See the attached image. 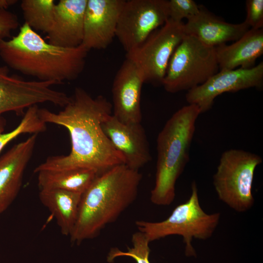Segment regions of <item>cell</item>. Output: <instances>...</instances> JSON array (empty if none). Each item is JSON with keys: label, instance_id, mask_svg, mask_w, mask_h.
<instances>
[{"label": "cell", "instance_id": "4", "mask_svg": "<svg viewBox=\"0 0 263 263\" xmlns=\"http://www.w3.org/2000/svg\"><path fill=\"white\" fill-rule=\"evenodd\" d=\"M200 114L196 105L183 106L159 133L155 180L150 197L153 204L169 206L174 200L176 183L188 162L196 122Z\"/></svg>", "mask_w": 263, "mask_h": 263}, {"label": "cell", "instance_id": "28", "mask_svg": "<svg viewBox=\"0 0 263 263\" xmlns=\"http://www.w3.org/2000/svg\"><path fill=\"white\" fill-rule=\"evenodd\" d=\"M5 122H0V132H3Z\"/></svg>", "mask_w": 263, "mask_h": 263}, {"label": "cell", "instance_id": "18", "mask_svg": "<svg viewBox=\"0 0 263 263\" xmlns=\"http://www.w3.org/2000/svg\"><path fill=\"white\" fill-rule=\"evenodd\" d=\"M215 48L220 71L253 67L256 59L263 54V28H250L233 43Z\"/></svg>", "mask_w": 263, "mask_h": 263}, {"label": "cell", "instance_id": "1", "mask_svg": "<svg viewBox=\"0 0 263 263\" xmlns=\"http://www.w3.org/2000/svg\"><path fill=\"white\" fill-rule=\"evenodd\" d=\"M112 104L104 96L93 97L81 88L63 109L57 113L39 109L40 118L46 124L61 126L69 132L71 150L67 155L52 156L37 167L34 172L85 168L98 175L125 164L123 155L113 147L102 129L112 115Z\"/></svg>", "mask_w": 263, "mask_h": 263}, {"label": "cell", "instance_id": "26", "mask_svg": "<svg viewBox=\"0 0 263 263\" xmlns=\"http://www.w3.org/2000/svg\"><path fill=\"white\" fill-rule=\"evenodd\" d=\"M19 25L18 17L5 9L0 8V41L11 37Z\"/></svg>", "mask_w": 263, "mask_h": 263}, {"label": "cell", "instance_id": "20", "mask_svg": "<svg viewBox=\"0 0 263 263\" xmlns=\"http://www.w3.org/2000/svg\"><path fill=\"white\" fill-rule=\"evenodd\" d=\"M38 173L40 190L59 189L81 194L98 175L95 171L85 168L45 170Z\"/></svg>", "mask_w": 263, "mask_h": 263}, {"label": "cell", "instance_id": "2", "mask_svg": "<svg viewBox=\"0 0 263 263\" xmlns=\"http://www.w3.org/2000/svg\"><path fill=\"white\" fill-rule=\"evenodd\" d=\"M88 52L82 45L75 48L53 45L25 23L17 35L0 41V57L8 68L56 84L80 75Z\"/></svg>", "mask_w": 263, "mask_h": 263}, {"label": "cell", "instance_id": "8", "mask_svg": "<svg viewBox=\"0 0 263 263\" xmlns=\"http://www.w3.org/2000/svg\"><path fill=\"white\" fill-rule=\"evenodd\" d=\"M184 24L169 19L140 46L126 53V58L135 65L144 83L162 85L170 59L186 35Z\"/></svg>", "mask_w": 263, "mask_h": 263}, {"label": "cell", "instance_id": "17", "mask_svg": "<svg viewBox=\"0 0 263 263\" xmlns=\"http://www.w3.org/2000/svg\"><path fill=\"white\" fill-rule=\"evenodd\" d=\"M187 20L184 24L185 34L213 47L236 41L250 29L244 21L238 24L228 23L200 7L199 12Z\"/></svg>", "mask_w": 263, "mask_h": 263}, {"label": "cell", "instance_id": "11", "mask_svg": "<svg viewBox=\"0 0 263 263\" xmlns=\"http://www.w3.org/2000/svg\"><path fill=\"white\" fill-rule=\"evenodd\" d=\"M263 83L261 62L249 68L220 71L203 84L188 91L186 98L188 104L197 105L202 113L211 108L215 98L221 94L253 87L261 88Z\"/></svg>", "mask_w": 263, "mask_h": 263}, {"label": "cell", "instance_id": "10", "mask_svg": "<svg viewBox=\"0 0 263 263\" xmlns=\"http://www.w3.org/2000/svg\"><path fill=\"white\" fill-rule=\"evenodd\" d=\"M9 68L0 66V122H4L1 114L8 112L17 114L38 104L49 102L64 107L70 97L63 92L52 88V81L27 80L10 75Z\"/></svg>", "mask_w": 263, "mask_h": 263}, {"label": "cell", "instance_id": "23", "mask_svg": "<svg viewBox=\"0 0 263 263\" xmlns=\"http://www.w3.org/2000/svg\"><path fill=\"white\" fill-rule=\"evenodd\" d=\"M132 247L128 248V251L123 252L117 248H113L109 253L107 261L112 263L116 257L128 256L135 260L137 263H150L149 256L150 249L149 241L144 233L137 231L132 237Z\"/></svg>", "mask_w": 263, "mask_h": 263}, {"label": "cell", "instance_id": "3", "mask_svg": "<svg viewBox=\"0 0 263 263\" xmlns=\"http://www.w3.org/2000/svg\"><path fill=\"white\" fill-rule=\"evenodd\" d=\"M142 177L125 164L98 175L82 194L71 242L93 239L115 222L136 199Z\"/></svg>", "mask_w": 263, "mask_h": 263}, {"label": "cell", "instance_id": "27", "mask_svg": "<svg viewBox=\"0 0 263 263\" xmlns=\"http://www.w3.org/2000/svg\"><path fill=\"white\" fill-rule=\"evenodd\" d=\"M17 2L16 0H0V8L7 9Z\"/></svg>", "mask_w": 263, "mask_h": 263}, {"label": "cell", "instance_id": "5", "mask_svg": "<svg viewBox=\"0 0 263 263\" xmlns=\"http://www.w3.org/2000/svg\"><path fill=\"white\" fill-rule=\"evenodd\" d=\"M220 216L219 212L207 214L203 210L199 203L196 184L193 182L189 199L175 207L166 219L154 222L139 220L135 225L150 243L170 235L182 236L186 255L194 257L196 252L192 245L193 239L205 240L210 238L218 225Z\"/></svg>", "mask_w": 263, "mask_h": 263}, {"label": "cell", "instance_id": "24", "mask_svg": "<svg viewBox=\"0 0 263 263\" xmlns=\"http://www.w3.org/2000/svg\"><path fill=\"white\" fill-rule=\"evenodd\" d=\"M169 19L176 21H182L197 15L200 7L193 0H168Z\"/></svg>", "mask_w": 263, "mask_h": 263}, {"label": "cell", "instance_id": "21", "mask_svg": "<svg viewBox=\"0 0 263 263\" xmlns=\"http://www.w3.org/2000/svg\"><path fill=\"white\" fill-rule=\"evenodd\" d=\"M55 5L54 0H22L24 23L36 32L47 34L53 24Z\"/></svg>", "mask_w": 263, "mask_h": 263}, {"label": "cell", "instance_id": "9", "mask_svg": "<svg viewBox=\"0 0 263 263\" xmlns=\"http://www.w3.org/2000/svg\"><path fill=\"white\" fill-rule=\"evenodd\" d=\"M168 0H125L117 22L115 37L126 53L140 46L169 19Z\"/></svg>", "mask_w": 263, "mask_h": 263}, {"label": "cell", "instance_id": "6", "mask_svg": "<svg viewBox=\"0 0 263 263\" xmlns=\"http://www.w3.org/2000/svg\"><path fill=\"white\" fill-rule=\"evenodd\" d=\"M262 161L260 155L248 151H225L213 177L219 199L237 212L249 210L254 203L252 189L255 170Z\"/></svg>", "mask_w": 263, "mask_h": 263}, {"label": "cell", "instance_id": "15", "mask_svg": "<svg viewBox=\"0 0 263 263\" xmlns=\"http://www.w3.org/2000/svg\"><path fill=\"white\" fill-rule=\"evenodd\" d=\"M37 135L33 134L0 157V215L11 205L20 190L24 172L33 155Z\"/></svg>", "mask_w": 263, "mask_h": 263}, {"label": "cell", "instance_id": "25", "mask_svg": "<svg viewBox=\"0 0 263 263\" xmlns=\"http://www.w3.org/2000/svg\"><path fill=\"white\" fill-rule=\"evenodd\" d=\"M245 5L246 16L244 22L250 28H263V0H247Z\"/></svg>", "mask_w": 263, "mask_h": 263}, {"label": "cell", "instance_id": "19", "mask_svg": "<svg viewBox=\"0 0 263 263\" xmlns=\"http://www.w3.org/2000/svg\"><path fill=\"white\" fill-rule=\"evenodd\" d=\"M81 193L59 189H41L39 198L55 218L61 233L70 236L75 224Z\"/></svg>", "mask_w": 263, "mask_h": 263}, {"label": "cell", "instance_id": "12", "mask_svg": "<svg viewBox=\"0 0 263 263\" xmlns=\"http://www.w3.org/2000/svg\"><path fill=\"white\" fill-rule=\"evenodd\" d=\"M125 0H87L82 45L88 51L106 48L115 37Z\"/></svg>", "mask_w": 263, "mask_h": 263}, {"label": "cell", "instance_id": "13", "mask_svg": "<svg viewBox=\"0 0 263 263\" xmlns=\"http://www.w3.org/2000/svg\"><path fill=\"white\" fill-rule=\"evenodd\" d=\"M144 83L135 65L126 58L113 80V115L125 123H141V94Z\"/></svg>", "mask_w": 263, "mask_h": 263}, {"label": "cell", "instance_id": "14", "mask_svg": "<svg viewBox=\"0 0 263 263\" xmlns=\"http://www.w3.org/2000/svg\"><path fill=\"white\" fill-rule=\"evenodd\" d=\"M102 129L129 168L139 170L151 160L147 137L141 123H123L112 114L102 123Z\"/></svg>", "mask_w": 263, "mask_h": 263}, {"label": "cell", "instance_id": "7", "mask_svg": "<svg viewBox=\"0 0 263 263\" xmlns=\"http://www.w3.org/2000/svg\"><path fill=\"white\" fill-rule=\"evenodd\" d=\"M219 69L215 48L185 35L170 59L162 85L170 93L188 91L203 84Z\"/></svg>", "mask_w": 263, "mask_h": 263}, {"label": "cell", "instance_id": "16", "mask_svg": "<svg viewBox=\"0 0 263 263\" xmlns=\"http://www.w3.org/2000/svg\"><path fill=\"white\" fill-rule=\"evenodd\" d=\"M87 3V0H60L56 4L53 24L46 34L48 42L65 48L81 44Z\"/></svg>", "mask_w": 263, "mask_h": 263}, {"label": "cell", "instance_id": "22", "mask_svg": "<svg viewBox=\"0 0 263 263\" xmlns=\"http://www.w3.org/2000/svg\"><path fill=\"white\" fill-rule=\"evenodd\" d=\"M38 110L37 105L29 107L15 129L6 133L0 132V152L10 142L22 134H38L46 130V123L40 118Z\"/></svg>", "mask_w": 263, "mask_h": 263}]
</instances>
